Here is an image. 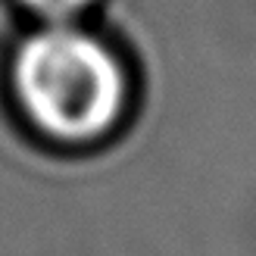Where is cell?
Instances as JSON below:
<instances>
[{
  "mask_svg": "<svg viewBox=\"0 0 256 256\" xmlns=\"http://www.w3.org/2000/svg\"><path fill=\"white\" fill-rule=\"evenodd\" d=\"M6 97L22 132L62 156L116 140L134 106L119 50L72 22H44L12 50Z\"/></svg>",
  "mask_w": 256,
  "mask_h": 256,
  "instance_id": "cell-1",
  "label": "cell"
},
{
  "mask_svg": "<svg viewBox=\"0 0 256 256\" xmlns=\"http://www.w3.org/2000/svg\"><path fill=\"white\" fill-rule=\"evenodd\" d=\"M91 4L94 0H22V6L32 10L34 16H41L44 22H72Z\"/></svg>",
  "mask_w": 256,
  "mask_h": 256,
  "instance_id": "cell-2",
  "label": "cell"
}]
</instances>
